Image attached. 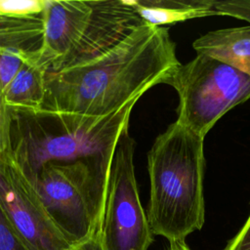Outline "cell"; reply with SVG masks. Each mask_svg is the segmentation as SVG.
Returning a JSON list of instances; mask_svg holds the SVG:
<instances>
[{
  "label": "cell",
  "mask_w": 250,
  "mask_h": 250,
  "mask_svg": "<svg viewBox=\"0 0 250 250\" xmlns=\"http://www.w3.org/2000/svg\"><path fill=\"white\" fill-rule=\"evenodd\" d=\"M140 19L147 24L165 27L192 19L222 16L214 0H130Z\"/></svg>",
  "instance_id": "10"
},
{
  "label": "cell",
  "mask_w": 250,
  "mask_h": 250,
  "mask_svg": "<svg viewBox=\"0 0 250 250\" xmlns=\"http://www.w3.org/2000/svg\"><path fill=\"white\" fill-rule=\"evenodd\" d=\"M215 9L222 16H229L250 23V0H214Z\"/></svg>",
  "instance_id": "17"
},
{
  "label": "cell",
  "mask_w": 250,
  "mask_h": 250,
  "mask_svg": "<svg viewBox=\"0 0 250 250\" xmlns=\"http://www.w3.org/2000/svg\"><path fill=\"white\" fill-rule=\"evenodd\" d=\"M179 97L177 121L205 138L231 108L250 99V76L204 54L180 64L168 77Z\"/></svg>",
  "instance_id": "5"
},
{
  "label": "cell",
  "mask_w": 250,
  "mask_h": 250,
  "mask_svg": "<svg viewBox=\"0 0 250 250\" xmlns=\"http://www.w3.org/2000/svg\"><path fill=\"white\" fill-rule=\"evenodd\" d=\"M223 250H250V212L243 226Z\"/></svg>",
  "instance_id": "18"
},
{
  "label": "cell",
  "mask_w": 250,
  "mask_h": 250,
  "mask_svg": "<svg viewBox=\"0 0 250 250\" xmlns=\"http://www.w3.org/2000/svg\"><path fill=\"white\" fill-rule=\"evenodd\" d=\"M11 108L6 104L4 93L0 89V161L12 160L11 148Z\"/></svg>",
  "instance_id": "15"
},
{
  "label": "cell",
  "mask_w": 250,
  "mask_h": 250,
  "mask_svg": "<svg viewBox=\"0 0 250 250\" xmlns=\"http://www.w3.org/2000/svg\"><path fill=\"white\" fill-rule=\"evenodd\" d=\"M181 64L167 27L142 23L88 62L47 71L41 110L104 116L165 84Z\"/></svg>",
  "instance_id": "1"
},
{
  "label": "cell",
  "mask_w": 250,
  "mask_h": 250,
  "mask_svg": "<svg viewBox=\"0 0 250 250\" xmlns=\"http://www.w3.org/2000/svg\"><path fill=\"white\" fill-rule=\"evenodd\" d=\"M43 35V14L29 18L0 15V49L37 51L42 45Z\"/></svg>",
  "instance_id": "12"
},
{
  "label": "cell",
  "mask_w": 250,
  "mask_h": 250,
  "mask_svg": "<svg viewBox=\"0 0 250 250\" xmlns=\"http://www.w3.org/2000/svg\"><path fill=\"white\" fill-rule=\"evenodd\" d=\"M69 250H104L102 242L101 230L96 231L88 239L73 245Z\"/></svg>",
  "instance_id": "19"
},
{
  "label": "cell",
  "mask_w": 250,
  "mask_h": 250,
  "mask_svg": "<svg viewBox=\"0 0 250 250\" xmlns=\"http://www.w3.org/2000/svg\"><path fill=\"white\" fill-rule=\"evenodd\" d=\"M142 23L144 21L135 12L130 0L92 1L91 15L81 37L57 70L97 58Z\"/></svg>",
  "instance_id": "8"
},
{
  "label": "cell",
  "mask_w": 250,
  "mask_h": 250,
  "mask_svg": "<svg viewBox=\"0 0 250 250\" xmlns=\"http://www.w3.org/2000/svg\"><path fill=\"white\" fill-rule=\"evenodd\" d=\"M0 205L28 250H69L33 185L12 160L0 161Z\"/></svg>",
  "instance_id": "7"
},
{
  "label": "cell",
  "mask_w": 250,
  "mask_h": 250,
  "mask_svg": "<svg viewBox=\"0 0 250 250\" xmlns=\"http://www.w3.org/2000/svg\"><path fill=\"white\" fill-rule=\"evenodd\" d=\"M47 66L41 61L39 49L29 58L4 91L6 104L14 109L39 110L46 92Z\"/></svg>",
  "instance_id": "11"
},
{
  "label": "cell",
  "mask_w": 250,
  "mask_h": 250,
  "mask_svg": "<svg viewBox=\"0 0 250 250\" xmlns=\"http://www.w3.org/2000/svg\"><path fill=\"white\" fill-rule=\"evenodd\" d=\"M0 250H28L0 205Z\"/></svg>",
  "instance_id": "16"
},
{
  "label": "cell",
  "mask_w": 250,
  "mask_h": 250,
  "mask_svg": "<svg viewBox=\"0 0 250 250\" xmlns=\"http://www.w3.org/2000/svg\"><path fill=\"white\" fill-rule=\"evenodd\" d=\"M166 250H190V248L188 246L186 241H177L170 242V245Z\"/></svg>",
  "instance_id": "20"
},
{
  "label": "cell",
  "mask_w": 250,
  "mask_h": 250,
  "mask_svg": "<svg viewBox=\"0 0 250 250\" xmlns=\"http://www.w3.org/2000/svg\"><path fill=\"white\" fill-rule=\"evenodd\" d=\"M47 0H0V15L29 18L43 14Z\"/></svg>",
  "instance_id": "14"
},
{
  "label": "cell",
  "mask_w": 250,
  "mask_h": 250,
  "mask_svg": "<svg viewBox=\"0 0 250 250\" xmlns=\"http://www.w3.org/2000/svg\"><path fill=\"white\" fill-rule=\"evenodd\" d=\"M136 142L129 130L121 136L111 164L103 226L104 250H148L153 242L135 175Z\"/></svg>",
  "instance_id": "6"
},
{
  "label": "cell",
  "mask_w": 250,
  "mask_h": 250,
  "mask_svg": "<svg viewBox=\"0 0 250 250\" xmlns=\"http://www.w3.org/2000/svg\"><path fill=\"white\" fill-rule=\"evenodd\" d=\"M112 160L49 163L30 182L51 220L71 245L102 229Z\"/></svg>",
  "instance_id": "4"
},
{
  "label": "cell",
  "mask_w": 250,
  "mask_h": 250,
  "mask_svg": "<svg viewBox=\"0 0 250 250\" xmlns=\"http://www.w3.org/2000/svg\"><path fill=\"white\" fill-rule=\"evenodd\" d=\"M192 48L250 76V24L209 31L195 39Z\"/></svg>",
  "instance_id": "9"
},
{
  "label": "cell",
  "mask_w": 250,
  "mask_h": 250,
  "mask_svg": "<svg viewBox=\"0 0 250 250\" xmlns=\"http://www.w3.org/2000/svg\"><path fill=\"white\" fill-rule=\"evenodd\" d=\"M31 53L12 49H0V89L3 93L18 75Z\"/></svg>",
  "instance_id": "13"
},
{
  "label": "cell",
  "mask_w": 250,
  "mask_h": 250,
  "mask_svg": "<svg viewBox=\"0 0 250 250\" xmlns=\"http://www.w3.org/2000/svg\"><path fill=\"white\" fill-rule=\"evenodd\" d=\"M149 200L146 216L153 235L185 241L205 222L204 138L177 120L157 136L147 153Z\"/></svg>",
  "instance_id": "3"
},
{
  "label": "cell",
  "mask_w": 250,
  "mask_h": 250,
  "mask_svg": "<svg viewBox=\"0 0 250 250\" xmlns=\"http://www.w3.org/2000/svg\"><path fill=\"white\" fill-rule=\"evenodd\" d=\"M136 104L104 116L11 108L13 161L32 182L49 163L112 159Z\"/></svg>",
  "instance_id": "2"
}]
</instances>
